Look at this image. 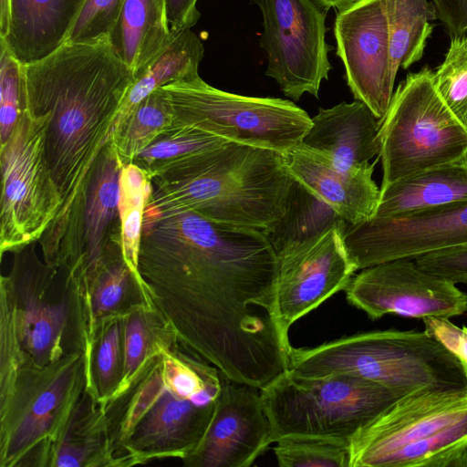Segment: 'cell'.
Instances as JSON below:
<instances>
[{
  "label": "cell",
  "instance_id": "31",
  "mask_svg": "<svg viewBox=\"0 0 467 467\" xmlns=\"http://www.w3.org/2000/svg\"><path fill=\"white\" fill-rule=\"evenodd\" d=\"M25 107L24 64L0 39V142L12 135Z\"/></svg>",
  "mask_w": 467,
  "mask_h": 467
},
{
  "label": "cell",
  "instance_id": "11",
  "mask_svg": "<svg viewBox=\"0 0 467 467\" xmlns=\"http://www.w3.org/2000/svg\"><path fill=\"white\" fill-rule=\"evenodd\" d=\"M344 291L348 303L372 320L388 314L450 319L467 311V294L456 284L424 271L409 259L361 269Z\"/></svg>",
  "mask_w": 467,
  "mask_h": 467
},
{
  "label": "cell",
  "instance_id": "21",
  "mask_svg": "<svg viewBox=\"0 0 467 467\" xmlns=\"http://www.w3.org/2000/svg\"><path fill=\"white\" fill-rule=\"evenodd\" d=\"M166 0H124L109 35L116 55L139 74L175 36Z\"/></svg>",
  "mask_w": 467,
  "mask_h": 467
},
{
  "label": "cell",
  "instance_id": "3",
  "mask_svg": "<svg viewBox=\"0 0 467 467\" xmlns=\"http://www.w3.org/2000/svg\"><path fill=\"white\" fill-rule=\"evenodd\" d=\"M292 180L281 152L227 141L171 176L151 180L145 211H190L265 232L283 215Z\"/></svg>",
  "mask_w": 467,
  "mask_h": 467
},
{
  "label": "cell",
  "instance_id": "18",
  "mask_svg": "<svg viewBox=\"0 0 467 467\" xmlns=\"http://www.w3.org/2000/svg\"><path fill=\"white\" fill-rule=\"evenodd\" d=\"M311 121L300 144L342 168H362L379 152L380 120L360 100L319 108Z\"/></svg>",
  "mask_w": 467,
  "mask_h": 467
},
{
  "label": "cell",
  "instance_id": "13",
  "mask_svg": "<svg viewBox=\"0 0 467 467\" xmlns=\"http://www.w3.org/2000/svg\"><path fill=\"white\" fill-rule=\"evenodd\" d=\"M467 414V387H427L404 395L350 440L349 467H377L391 451L455 423Z\"/></svg>",
  "mask_w": 467,
  "mask_h": 467
},
{
  "label": "cell",
  "instance_id": "16",
  "mask_svg": "<svg viewBox=\"0 0 467 467\" xmlns=\"http://www.w3.org/2000/svg\"><path fill=\"white\" fill-rule=\"evenodd\" d=\"M122 166L109 140L94 167L81 213L52 262L69 259L77 266L102 273L124 258L118 206Z\"/></svg>",
  "mask_w": 467,
  "mask_h": 467
},
{
  "label": "cell",
  "instance_id": "7",
  "mask_svg": "<svg viewBox=\"0 0 467 467\" xmlns=\"http://www.w3.org/2000/svg\"><path fill=\"white\" fill-rule=\"evenodd\" d=\"M162 88L173 107V122L233 142L282 153L298 145L312 123L307 113L288 99L227 92L201 77Z\"/></svg>",
  "mask_w": 467,
  "mask_h": 467
},
{
  "label": "cell",
  "instance_id": "30",
  "mask_svg": "<svg viewBox=\"0 0 467 467\" xmlns=\"http://www.w3.org/2000/svg\"><path fill=\"white\" fill-rule=\"evenodd\" d=\"M434 86L467 130V34L452 36L444 61L433 72Z\"/></svg>",
  "mask_w": 467,
  "mask_h": 467
},
{
  "label": "cell",
  "instance_id": "6",
  "mask_svg": "<svg viewBox=\"0 0 467 467\" xmlns=\"http://www.w3.org/2000/svg\"><path fill=\"white\" fill-rule=\"evenodd\" d=\"M381 187L467 157V130L440 97L424 67L400 82L380 120Z\"/></svg>",
  "mask_w": 467,
  "mask_h": 467
},
{
  "label": "cell",
  "instance_id": "15",
  "mask_svg": "<svg viewBox=\"0 0 467 467\" xmlns=\"http://www.w3.org/2000/svg\"><path fill=\"white\" fill-rule=\"evenodd\" d=\"M272 442L260 389L222 374L217 403L204 434L192 450V464L248 467Z\"/></svg>",
  "mask_w": 467,
  "mask_h": 467
},
{
  "label": "cell",
  "instance_id": "23",
  "mask_svg": "<svg viewBox=\"0 0 467 467\" xmlns=\"http://www.w3.org/2000/svg\"><path fill=\"white\" fill-rule=\"evenodd\" d=\"M348 223L326 201L293 177L283 215L265 231L276 256L312 242L333 227Z\"/></svg>",
  "mask_w": 467,
  "mask_h": 467
},
{
  "label": "cell",
  "instance_id": "26",
  "mask_svg": "<svg viewBox=\"0 0 467 467\" xmlns=\"http://www.w3.org/2000/svg\"><path fill=\"white\" fill-rule=\"evenodd\" d=\"M377 467H467V414L431 436L391 451Z\"/></svg>",
  "mask_w": 467,
  "mask_h": 467
},
{
  "label": "cell",
  "instance_id": "19",
  "mask_svg": "<svg viewBox=\"0 0 467 467\" xmlns=\"http://www.w3.org/2000/svg\"><path fill=\"white\" fill-rule=\"evenodd\" d=\"M85 0H10V24L4 40L22 64L59 48L67 38Z\"/></svg>",
  "mask_w": 467,
  "mask_h": 467
},
{
  "label": "cell",
  "instance_id": "42",
  "mask_svg": "<svg viewBox=\"0 0 467 467\" xmlns=\"http://www.w3.org/2000/svg\"><path fill=\"white\" fill-rule=\"evenodd\" d=\"M320 6L325 8L326 10H329L330 8H336L337 10L341 9L345 5L350 4L354 0H314Z\"/></svg>",
  "mask_w": 467,
  "mask_h": 467
},
{
  "label": "cell",
  "instance_id": "25",
  "mask_svg": "<svg viewBox=\"0 0 467 467\" xmlns=\"http://www.w3.org/2000/svg\"><path fill=\"white\" fill-rule=\"evenodd\" d=\"M389 47L392 70L409 68L419 61L437 19L433 3L428 0L389 1Z\"/></svg>",
  "mask_w": 467,
  "mask_h": 467
},
{
  "label": "cell",
  "instance_id": "28",
  "mask_svg": "<svg viewBox=\"0 0 467 467\" xmlns=\"http://www.w3.org/2000/svg\"><path fill=\"white\" fill-rule=\"evenodd\" d=\"M151 191L150 180L135 163L122 166L119 188V213L122 251L127 265L137 274L144 212Z\"/></svg>",
  "mask_w": 467,
  "mask_h": 467
},
{
  "label": "cell",
  "instance_id": "33",
  "mask_svg": "<svg viewBox=\"0 0 467 467\" xmlns=\"http://www.w3.org/2000/svg\"><path fill=\"white\" fill-rule=\"evenodd\" d=\"M63 317L59 307H34L26 312L24 335L31 350L36 354L46 351L53 342Z\"/></svg>",
  "mask_w": 467,
  "mask_h": 467
},
{
  "label": "cell",
  "instance_id": "20",
  "mask_svg": "<svg viewBox=\"0 0 467 467\" xmlns=\"http://www.w3.org/2000/svg\"><path fill=\"white\" fill-rule=\"evenodd\" d=\"M465 201L467 157L382 186L374 217L401 216Z\"/></svg>",
  "mask_w": 467,
  "mask_h": 467
},
{
  "label": "cell",
  "instance_id": "43",
  "mask_svg": "<svg viewBox=\"0 0 467 467\" xmlns=\"http://www.w3.org/2000/svg\"><path fill=\"white\" fill-rule=\"evenodd\" d=\"M462 359V358H461ZM462 362H463V365H464V368H465V370H466V373H467V361L466 360H463L462 359Z\"/></svg>",
  "mask_w": 467,
  "mask_h": 467
},
{
  "label": "cell",
  "instance_id": "9",
  "mask_svg": "<svg viewBox=\"0 0 467 467\" xmlns=\"http://www.w3.org/2000/svg\"><path fill=\"white\" fill-rule=\"evenodd\" d=\"M262 12L260 45L267 67L283 93L299 100L308 93L318 98L323 80L332 66L327 42V10L314 0H254Z\"/></svg>",
  "mask_w": 467,
  "mask_h": 467
},
{
  "label": "cell",
  "instance_id": "1",
  "mask_svg": "<svg viewBox=\"0 0 467 467\" xmlns=\"http://www.w3.org/2000/svg\"><path fill=\"white\" fill-rule=\"evenodd\" d=\"M138 270L180 291L188 339L224 377L262 389L288 370L278 260L263 230L145 211Z\"/></svg>",
  "mask_w": 467,
  "mask_h": 467
},
{
  "label": "cell",
  "instance_id": "27",
  "mask_svg": "<svg viewBox=\"0 0 467 467\" xmlns=\"http://www.w3.org/2000/svg\"><path fill=\"white\" fill-rule=\"evenodd\" d=\"M174 110L161 87L146 97L130 113L110 140L122 164L133 161L157 137L171 127Z\"/></svg>",
  "mask_w": 467,
  "mask_h": 467
},
{
  "label": "cell",
  "instance_id": "37",
  "mask_svg": "<svg viewBox=\"0 0 467 467\" xmlns=\"http://www.w3.org/2000/svg\"><path fill=\"white\" fill-rule=\"evenodd\" d=\"M439 18L452 36L467 34V0H432Z\"/></svg>",
  "mask_w": 467,
  "mask_h": 467
},
{
  "label": "cell",
  "instance_id": "34",
  "mask_svg": "<svg viewBox=\"0 0 467 467\" xmlns=\"http://www.w3.org/2000/svg\"><path fill=\"white\" fill-rule=\"evenodd\" d=\"M414 261L426 272L454 284L467 285V244L428 254Z\"/></svg>",
  "mask_w": 467,
  "mask_h": 467
},
{
  "label": "cell",
  "instance_id": "2",
  "mask_svg": "<svg viewBox=\"0 0 467 467\" xmlns=\"http://www.w3.org/2000/svg\"><path fill=\"white\" fill-rule=\"evenodd\" d=\"M25 107L46 122L45 151L62 205L38 243L54 250L77 223L94 167L136 76L109 36L64 43L24 65Z\"/></svg>",
  "mask_w": 467,
  "mask_h": 467
},
{
  "label": "cell",
  "instance_id": "24",
  "mask_svg": "<svg viewBox=\"0 0 467 467\" xmlns=\"http://www.w3.org/2000/svg\"><path fill=\"white\" fill-rule=\"evenodd\" d=\"M227 140L188 124L173 122L133 160L151 181L171 176L199 155Z\"/></svg>",
  "mask_w": 467,
  "mask_h": 467
},
{
  "label": "cell",
  "instance_id": "8",
  "mask_svg": "<svg viewBox=\"0 0 467 467\" xmlns=\"http://www.w3.org/2000/svg\"><path fill=\"white\" fill-rule=\"evenodd\" d=\"M46 122L24 109L0 147L1 253L38 242L62 205L45 151Z\"/></svg>",
  "mask_w": 467,
  "mask_h": 467
},
{
  "label": "cell",
  "instance_id": "12",
  "mask_svg": "<svg viewBox=\"0 0 467 467\" xmlns=\"http://www.w3.org/2000/svg\"><path fill=\"white\" fill-rule=\"evenodd\" d=\"M389 1L354 0L337 10L334 26L347 84L355 99L379 120L389 107L396 78L389 47Z\"/></svg>",
  "mask_w": 467,
  "mask_h": 467
},
{
  "label": "cell",
  "instance_id": "5",
  "mask_svg": "<svg viewBox=\"0 0 467 467\" xmlns=\"http://www.w3.org/2000/svg\"><path fill=\"white\" fill-rule=\"evenodd\" d=\"M274 442L288 436L351 438L408 394L344 373L279 375L261 389Z\"/></svg>",
  "mask_w": 467,
  "mask_h": 467
},
{
  "label": "cell",
  "instance_id": "29",
  "mask_svg": "<svg viewBox=\"0 0 467 467\" xmlns=\"http://www.w3.org/2000/svg\"><path fill=\"white\" fill-rule=\"evenodd\" d=\"M280 467H349L350 441L315 436H288L274 448Z\"/></svg>",
  "mask_w": 467,
  "mask_h": 467
},
{
  "label": "cell",
  "instance_id": "4",
  "mask_svg": "<svg viewBox=\"0 0 467 467\" xmlns=\"http://www.w3.org/2000/svg\"><path fill=\"white\" fill-rule=\"evenodd\" d=\"M288 369L302 376L354 375L406 393L467 387L462 360L425 330H377L314 348L291 347Z\"/></svg>",
  "mask_w": 467,
  "mask_h": 467
},
{
  "label": "cell",
  "instance_id": "35",
  "mask_svg": "<svg viewBox=\"0 0 467 467\" xmlns=\"http://www.w3.org/2000/svg\"><path fill=\"white\" fill-rule=\"evenodd\" d=\"M130 274L133 272L124 258L114 262L102 271L95 293V306L98 310L108 311L119 301Z\"/></svg>",
  "mask_w": 467,
  "mask_h": 467
},
{
  "label": "cell",
  "instance_id": "39",
  "mask_svg": "<svg viewBox=\"0 0 467 467\" xmlns=\"http://www.w3.org/2000/svg\"><path fill=\"white\" fill-rule=\"evenodd\" d=\"M145 332L140 319L131 320L126 331V368L130 374L140 364L145 350Z\"/></svg>",
  "mask_w": 467,
  "mask_h": 467
},
{
  "label": "cell",
  "instance_id": "10",
  "mask_svg": "<svg viewBox=\"0 0 467 467\" xmlns=\"http://www.w3.org/2000/svg\"><path fill=\"white\" fill-rule=\"evenodd\" d=\"M344 242L357 270L467 244V201L348 223Z\"/></svg>",
  "mask_w": 467,
  "mask_h": 467
},
{
  "label": "cell",
  "instance_id": "41",
  "mask_svg": "<svg viewBox=\"0 0 467 467\" xmlns=\"http://www.w3.org/2000/svg\"><path fill=\"white\" fill-rule=\"evenodd\" d=\"M58 400V390L49 389L41 394L33 406V411L36 415H46L49 413L57 405Z\"/></svg>",
  "mask_w": 467,
  "mask_h": 467
},
{
  "label": "cell",
  "instance_id": "38",
  "mask_svg": "<svg viewBox=\"0 0 467 467\" xmlns=\"http://www.w3.org/2000/svg\"><path fill=\"white\" fill-rule=\"evenodd\" d=\"M171 29L179 33L190 29L201 17L197 8L198 0H166Z\"/></svg>",
  "mask_w": 467,
  "mask_h": 467
},
{
  "label": "cell",
  "instance_id": "17",
  "mask_svg": "<svg viewBox=\"0 0 467 467\" xmlns=\"http://www.w3.org/2000/svg\"><path fill=\"white\" fill-rule=\"evenodd\" d=\"M289 173L329 203L348 223L374 217L380 189L372 179L375 162L346 169L298 144L282 152Z\"/></svg>",
  "mask_w": 467,
  "mask_h": 467
},
{
  "label": "cell",
  "instance_id": "36",
  "mask_svg": "<svg viewBox=\"0 0 467 467\" xmlns=\"http://www.w3.org/2000/svg\"><path fill=\"white\" fill-rule=\"evenodd\" d=\"M422 321L427 333L458 358L467 361V327H460L449 318L437 317H426Z\"/></svg>",
  "mask_w": 467,
  "mask_h": 467
},
{
  "label": "cell",
  "instance_id": "40",
  "mask_svg": "<svg viewBox=\"0 0 467 467\" xmlns=\"http://www.w3.org/2000/svg\"><path fill=\"white\" fill-rule=\"evenodd\" d=\"M119 345V328L114 326L106 335L99 348L98 367L100 379L104 381L110 379L118 359Z\"/></svg>",
  "mask_w": 467,
  "mask_h": 467
},
{
  "label": "cell",
  "instance_id": "22",
  "mask_svg": "<svg viewBox=\"0 0 467 467\" xmlns=\"http://www.w3.org/2000/svg\"><path fill=\"white\" fill-rule=\"evenodd\" d=\"M204 55L201 38L192 29L182 30L136 75L115 119L110 137L133 109L155 89L170 83L199 78Z\"/></svg>",
  "mask_w": 467,
  "mask_h": 467
},
{
  "label": "cell",
  "instance_id": "14",
  "mask_svg": "<svg viewBox=\"0 0 467 467\" xmlns=\"http://www.w3.org/2000/svg\"><path fill=\"white\" fill-rule=\"evenodd\" d=\"M345 228L333 227L277 255L276 306L286 335L296 321L345 290L358 271L345 245Z\"/></svg>",
  "mask_w": 467,
  "mask_h": 467
},
{
  "label": "cell",
  "instance_id": "32",
  "mask_svg": "<svg viewBox=\"0 0 467 467\" xmlns=\"http://www.w3.org/2000/svg\"><path fill=\"white\" fill-rule=\"evenodd\" d=\"M123 4L124 0H85L66 42H88L109 36Z\"/></svg>",
  "mask_w": 467,
  "mask_h": 467
}]
</instances>
